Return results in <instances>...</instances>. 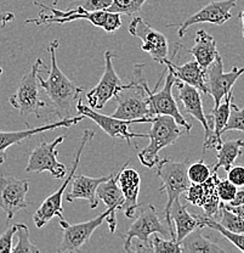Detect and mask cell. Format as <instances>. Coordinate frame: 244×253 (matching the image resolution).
Returning <instances> with one entry per match:
<instances>
[{
  "label": "cell",
  "mask_w": 244,
  "mask_h": 253,
  "mask_svg": "<svg viewBox=\"0 0 244 253\" xmlns=\"http://www.w3.org/2000/svg\"><path fill=\"white\" fill-rule=\"evenodd\" d=\"M1 73H2V67H0V76H1Z\"/></svg>",
  "instance_id": "obj_47"
},
{
  "label": "cell",
  "mask_w": 244,
  "mask_h": 253,
  "mask_svg": "<svg viewBox=\"0 0 244 253\" xmlns=\"http://www.w3.org/2000/svg\"><path fill=\"white\" fill-rule=\"evenodd\" d=\"M146 1L147 0H113L107 11L130 16L140 11Z\"/></svg>",
  "instance_id": "obj_33"
},
{
  "label": "cell",
  "mask_w": 244,
  "mask_h": 253,
  "mask_svg": "<svg viewBox=\"0 0 244 253\" xmlns=\"http://www.w3.org/2000/svg\"><path fill=\"white\" fill-rule=\"evenodd\" d=\"M151 252L182 253V246L179 242L174 241V240L163 239V237H159V234H153L151 236Z\"/></svg>",
  "instance_id": "obj_34"
},
{
  "label": "cell",
  "mask_w": 244,
  "mask_h": 253,
  "mask_svg": "<svg viewBox=\"0 0 244 253\" xmlns=\"http://www.w3.org/2000/svg\"><path fill=\"white\" fill-rule=\"evenodd\" d=\"M242 34H243V38H244V28L242 30Z\"/></svg>",
  "instance_id": "obj_48"
},
{
  "label": "cell",
  "mask_w": 244,
  "mask_h": 253,
  "mask_svg": "<svg viewBox=\"0 0 244 253\" xmlns=\"http://www.w3.org/2000/svg\"><path fill=\"white\" fill-rule=\"evenodd\" d=\"M190 163L188 158L183 160L182 162H176L172 158H163V160H159V162L156 165L157 174L163 183L159 192H165L168 199L164 210L165 220L169 226L170 237L174 241H176V233L174 230V224L170 221V208H172L175 200H179L181 195L185 194L192 184L187 175Z\"/></svg>",
  "instance_id": "obj_2"
},
{
  "label": "cell",
  "mask_w": 244,
  "mask_h": 253,
  "mask_svg": "<svg viewBox=\"0 0 244 253\" xmlns=\"http://www.w3.org/2000/svg\"><path fill=\"white\" fill-rule=\"evenodd\" d=\"M49 72L48 67L41 59H36L32 65L30 72L26 73L21 79L16 91L9 97V102L14 109L18 110L23 118L34 115L40 118V110L45 109L46 104L39 95V73Z\"/></svg>",
  "instance_id": "obj_5"
},
{
  "label": "cell",
  "mask_w": 244,
  "mask_h": 253,
  "mask_svg": "<svg viewBox=\"0 0 244 253\" xmlns=\"http://www.w3.org/2000/svg\"><path fill=\"white\" fill-rule=\"evenodd\" d=\"M170 221L176 226V241L180 242L192 231L201 229L197 215L191 214L187 207L181 205L180 199L175 200L170 208Z\"/></svg>",
  "instance_id": "obj_24"
},
{
  "label": "cell",
  "mask_w": 244,
  "mask_h": 253,
  "mask_svg": "<svg viewBox=\"0 0 244 253\" xmlns=\"http://www.w3.org/2000/svg\"><path fill=\"white\" fill-rule=\"evenodd\" d=\"M227 179L232 184H235L237 188H243L244 186V166L242 165H233L230 169L227 170Z\"/></svg>",
  "instance_id": "obj_40"
},
{
  "label": "cell",
  "mask_w": 244,
  "mask_h": 253,
  "mask_svg": "<svg viewBox=\"0 0 244 253\" xmlns=\"http://www.w3.org/2000/svg\"><path fill=\"white\" fill-rule=\"evenodd\" d=\"M177 45L187 50L204 70H207L220 55L219 51H217L216 41L206 30H198L196 32L195 45L190 47V49L182 45V44H177Z\"/></svg>",
  "instance_id": "obj_23"
},
{
  "label": "cell",
  "mask_w": 244,
  "mask_h": 253,
  "mask_svg": "<svg viewBox=\"0 0 244 253\" xmlns=\"http://www.w3.org/2000/svg\"><path fill=\"white\" fill-rule=\"evenodd\" d=\"M113 0H77L73 1L70 6H81L86 11H107L112 5Z\"/></svg>",
  "instance_id": "obj_36"
},
{
  "label": "cell",
  "mask_w": 244,
  "mask_h": 253,
  "mask_svg": "<svg viewBox=\"0 0 244 253\" xmlns=\"http://www.w3.org/2000/svg\"><path fill=\"white\" fill-rule=\"evenodd\" d=\"M244 73V67H235L230 72H224L222 57L217 56L214 62L206 70V84L209 94L214 99L215 106L221 104V100L232 90L238 78Z\"/></svg>",
  "instance_id": "obj_16"
},
{
  "label": "cell",
  "mask_w": 244,
  "mask_h": 253,
  "mask_svg": "<svg viewBox=\"0 0 244 253\" xmlns=\"http://www.w3.org/2000/svg\"><path fill=\"white\" fill-rule=\"evenodd\" d=\"M182 246V253H224L225 251L219 246L210 241L208 237L203 236L198 231V229L188 234L182 241L180 242Z\"/></svg>",
  "instance_id": "obj_27"
},
{
  "label": "cell",
  "mask_w": 244,
  "mask_h": 253,
  "mask_svg": "<svg viewBox=\"0 0 244 253\" xmlns=\"http://www.w3.org/2000/svg\"><path fill=\"white\" fill-rule=\"evenodd\" d=\"M185 199L191 205L202 207L206 200V190L203 184H191L190 188L185 192Z\"/></svg>",
  "instance_id": "obj_38"
},
{
  "label": "cell",
  "mask_w": 244,
  "mask_h": 253,
  "mask_svg": "<svg viewBox=\"0 0 244 253\" xmlns=\"http://www.w3.org/2000/svg\"><path fill=\"white\" fill-rule=\"evenodd\" d=\"M14 20H15L14 12L6 11V12H1V14H0V26H1V27H4L6 23L12 22Z\"/></svg>",
  "instance_id": "obj_43"
},
{
  "label": "cell",
  "mask_w": 244,
  "mask_h": 253,
  "mask_svg": "<svg viewBox=\"0 0 244 253\" xmlns=\"http://www.w3.org/2000/svg\"><path fill=\"white\" fill-rule=\"evenodd\" d=\"M120 27H122V17H120V14L108 11L106 22H105V26L102 30L107 32V33H114V32H117Z\"/></svg>",
  "instance_id": "obj_41"
},
{
  "label": "cell",
  "mask_w": 244,
  "mask_h": 253,
  "mask_svg": "<svg viewBox=\"0 0 244 253\" xmlns=\"http://www.w3.org/2000/svg\"><path fill=\"white\" fill-rule=\"evenodd\" d=\"M59 45V39H55L49 44L48 50L51 56L49 77L43 79L39 76L38 78L40 86L48 94L54 105V112L60 120H65V118L73 117V111H77V104L80 99L79 95L83 91V88L75 85L57 65L56 49Z\"/></svg>",
  "instance_id": "obj_1"
},
{
  "label": "cell",
  "mask_w": 244,
  "mask_h": 253,
  "mask_svg": "<svg viewBox=\"0 0 244 253\" xmlns=\"http://www.w3.org/2000/svg\"><path fill=\"white\" fill-rule=\"evenodd\" d=\"M212 174V165H207L203 160L190 163L187 169L188 179L192 184H203Z\"/></svg>",
  "instance_id": "obj_31"
},
{
  "label": "cell",
  "mask_w": 244,
  "mask_h": 253,
  "mask_svg": "<svg viewBox=\"0 0 244 253\" xmlns=\"http://www.w3.org/2000/svg\"><path fill=\"white\" fill-rule=\"evenodd\" d=\"M30 184L27 179L0 173V210L6 214L7 220L12 219L18 211L26 210L31 205L26 199Z\"/></svg>",
  "instance_id": "obj_15"
},
{
  "label": "cell",
  "mask_w": 244,
  "mask_h": 253,
  "mask_svg": "<svg viewBox=\"0 0 244 253\" xmlns=\"http://www.w3.org/2000/svg\"><path fill=\"white\" fill-rule=\"evenodd\" d=\"M117 174L118 173H113L108 180L100 184L98 191H96L98 199L104 202L107 208H109L113 213H117L118 210H123L125 201L124 195L118 185Z\"/></svg>",
  "instance_id": "obj_25"
},
{
  "label": "cell",
  "mask_w": 244,
  "mask_h": 253,
  "mask_svg": "<svg viewBox=\"0 0 244 253\" xmlns=\"http://www.w3.org/2000/svg\"><path fill=\"white\" fill-rule=\"evenodd\" d=\"M242 204H244V189L238 190L237 194H236V197L228 205L238 206V205H242Z\"/></svg>",
  "instance_id": "obj_44"
},
{
  "label": "cell",
  "mask_w": 244,
  "mask_h": 253,
  "mask_svg": "<svg viewBox=\"0 0 244 253\" xmlns=\"http://www.w3.org/2000/svg\"><path fill=\"white\" fill-rule=\"evenodd\" d=\"M197 218H198L199 220V226H201V229L208 226V228L212 229V230L217 231V233L221 234L225 239H227L231 244L235 245L240 251L244 252V234L232 233V231L227 230V229H225L219 221L215 219V218L208 217V215H197Z\"/></svg>",
  "instance_id": "obj_29"
},
{
  "label": "cell",
  "mask_w": 244,
  "mask_h": 253,
  "mask_svg": "<svg viewBox=\"0 0 244 253\" xmlns=\"http://www.w3.org/2000/svg\"><path fill=\"white\" fill-rule=\"evenodd\" d=\"M153 234H159L164 237L170 236L169 229L162 224L156 207L153 205H147L140 208L138 218L133 221L127 233L122 235L124 239V251L131 252V242L136 239L139 240V244L133 251L151 252V236Z\"/></svg>",
  "instance_id": "obj_6"
},
{
  "label": "cell",
  "mask_w": 244,
  "mask_h": 253,
  "mask_svg": "<svg viewBox=\"0 0 244 253\" xmlns=\"http://www.w3.org/2000/svg\"><path fill=\"white\" fill-rule=\"evenodd\" d=\"M17 244L12 249V253H38L39 249L31 241L30 229L26 224H16Z\"/></svg>",
  "instance_id": "obj_30"
},
{
  "label": "cell",
  "mask_w": 244,
  "mask_h": 253,
  "mask_svg": "<svg viewBox=\"0 0 244 253\" xmlns=\"http://www.w3.org/2000/svg\"><path fill=\"white\" fill-rule=\"evenodd\" d=\"M34 5L40 7L41 10L39 12L36 18H27L25 23H34L36 26H46L50 27L52 23H59V25H64L67 22H73V21L78 20H86L94 25L95 27L104 28L105 22H106L107 14L108 11H86L81 6H70L65 10L55 9V7L46 6L45 4L41 2L34 1Z\"/></svg>",
  "instance_id": "obj_10"
},
{
  "label": "cell",
  "mask_w": 244,
  "mask_h": 253,
  "mask_svg": "<svg viewBox=\"0 0 244 253\" xmlns=\"http://www.w3.org/2000/svg\"><path fill=\"white\" fill-rule=\"evenodd\" d=\"M225 206V207L227 208V210H230L231 212L236 213V214L238 215V217H241L242 219H244V204L242 205H238V206H231L228 204H222Z\"/></svg>",
  "instance_id": "obj_42"
},
{
  "label": "cell",
  "mask_w": 244,
  "mask_h": 253,
  "mask_svg": "<svg viewBox=\"0 0 244 253\" xmlns=\"http://www.w3.org/2000/svg\"><path fill=\"white\" fill-rule=\"evenodd\" d=\"M145 67L146 66L143 63H138L134 66L133 81L127 83L122 90L115 94L117 109L112 115L113 117L127 121L153 117L149 112L147 93L142 84V79L145 78L143 76Z\"/></svg>",
  "instance_id": "obj_3"
},
{
  "label": "cell",
  "mask_w": 244,
  "mask_h": 253,
  "mask_svg": "<svg viewBox=\"0 0 244 253\" xmlns=\"http://www.w3.org/2000/svg\"><path fill=\"white\" fill-rule=\"evenodd\" d=\"M85 118H86L85 116L83 115L73 116V117L60 120L57 121V122H52L40 126H35V128H31V126H27V129H25V130L6 131L0 129V166L4 165L5 161H6V150L9 149L10 146L21 144L23 140L31 139L32 136L36 135V134L39 133H44V131H48V130H54V129H57V128H70V126L77 125V123L84 121Z\"/></svg>",
  "instance_id": "obj_19"
},
{
  "label": "cell",
  "mask_w": 244,
  "mask_h": 253,
  "mask_svg": "<svg viewBox=\"0 0 244 253\" xmlns=\"http://www.w3.org/2000/svg\"><path fill=\"white\" fill-rule=\"evenodd\" d=\"M220 212H221V218H220L219 223L221 224L225 229L232 231V233L244 234V219L238 217L236 213L227 210L222 204L221 208H220Z\"/></svg>",
  "instance_id": "obj_32"
},
{
  "label": "cell",
  "mask_w": 244,
  "mask_h": 253,
  "mask_svg": "<svg viewBox=\"0 0 244 253\" xmlns=\"http://www.w3.org/2000/svg\"><path fill=\"white\" fill-rule=\"evenodd\" d=\"M163 65L167 66L168 70L173 73L179 81L193 85L203 94H209L206 84V70L196 61H188L183 65H176L169 59L163 60Z\"/></svg>",
  "instance_id": "obj_22"
},
{
  "label": "cell",
  "mask_w": 244,
  "mask_h": 253,
  "mask_svg": "<svg viewBox=\"0 0 244 253\" xmlns=\"http://www.w3.org/2000/svg\"><path fill=\"white\" fill-rule=\"evenodd\" d=\"M243 149L244 140L242 139L222 142L221 146L217 149L216 163L212 165V172H217V169L220 168H224L227 172L235 165L236 160L243 154Z\"/></svg>",
  "instance_id": "obj_26"
},
{
  "label": "cell",
  "mask_w": 244,
  "mask_h": 253,
  "mask_svg": "<svg viewBox=\"0 0 244 253\" xmlns=\"http://www.w3.org/2000/svg\"><path fill=\"white\" fill-rule=\"evenodd\" d=\"M177 81L179 79L168 70V76L165 77L164 85L161 89H158L159 84H161V79L158 81V83H157L156 88L153 90H149L145 78L142 79V84L147 93V101H148V107L151 115L153 117L158 115L172 116L181 126H183L186 133H190L191 129H192V125L190 122H187L186 118L182 116V113L180 112L179 106L176 104V100H175L174 95H173V86L176 84Z\"/></svg>",
  "instance_id": "obj_9"
},
{
  "label": "cell",
  "mask_w": 244,
  "mask_h": 253,
  "mask_svg": "<svg viewBox=\"0 0 244 253\" xmlns=\"http://www.w3.org/2000/svg\"><path fill=\"white\" fill-rule=\"evenodd\" d=\"M94 135H95V131L90 130V129H86L84 130L83 136H81L80 145L78 146L77 151H75L74 160H73V165L70 167V172H68V175L66 176L65 181L62 183V185L60 186L59 189L55 192H52L49 197H46L41 205L39 206L38 210L35 211L33 215V221L35 224L36 228L41 229L49 223L52 218L59 217L60 220L65 219L64 215V207H62V196L65 195L66 190H67V186L72 183V179L74 176L75 172L78 169V166H79L81 155H83L84 149H85V145L88 144L89 141L93 140Z\"/></svg>",
  "instance_id": "obj_7"
},
{
  "label": "cell",
  "mask_w": 244,
  "mask_h": 253,
  "mask_svg": "<svg viewBox=\"0 0 244 253\" xmlns=\"http://www.w3.org/2000/svg\"><path fill=\"white\" fill-rule=\"evenodd\" d=\"M77 112L78 115H83L86 118H90L91 121H94L112 139H124L129 146L133 144L131 142V139L133 138H148V134H139L130 131V126L138 125V123H152L154 120V117H145L140 118V120L127 121L115 118L113 116L101 115V113L96 112L95 110L91 109L90 106H85L83 104V101H81V99H79V101L77 104Z\"/></svg>",
  "instance_id": "obj_11"
},
{
  "label": "cell",
  "mask_w": 244,
  "mask_h": 253,
  "mask_svg": "<svg viewBox=\"0 0 244 253\" xmlns=\"http://www.w3.org/2000/svg\"><path fill=\"white\" fill-rule=\"evenodd\" d=\"M233 101V90H231L226 96H225V101L221 102L219 106H214L211 110V113L207 116L208 118V123L212 129L215 138L222 141V129L226 126L228 117H230L231 112V104Z\"/></svg>",
  "instance_id": "obj_28"
},
{
  "label": "cell",
  "mask_w": 244,
  "mask_h": 253,
  "mask_svg": "<svg viewBox=\"0 0 244 253\" xmlns=\"http://www.w3.org/2000/svg\"><path fill=\"white\" fill-rule=\"evenodd\" d=\"M230 130H238V131H244V107L240 109L237 105H235L232 102L231 104V112L228 121L225 126V128L222 129V135H224L226 131Z\"/></svg>",
  "instance_id": "obj_35"
},
{
  "label": "cell",
  "mask_w": 244,
  "mask_h": 253,
  "mask_svg": "<svg viewBox=\"0 0 244 253\" xmlns=\"http://www.w3.org/2000/svg\"><path fill=\"white\" fill-rule=\"evenodd\" d=\"M115 57L114 52L107 50L105 52V71L100 79L98 85L91 88L86 93V101L88 105L94 110L104 109L105 105L115 96V94L122 90L127 84L122 82L119 76L115 73L113 67V59Z\"/></svg>",
  "instance_id": "obj_14"
},
{
  "label": "cell",
  "mask_w": 244,
  "mask_h": 253,
  "mask_svg": "<svg viewBox=\"0 0 244 253\" xmlns=\"http://www.w3.org/2000/svg\"><path fill=\"white\" fill-rule=\"evenodd\" d=\"M129 33L142 41L140 49L151 55L154 61L162 63L163 60L168 59V39L161 32L151 27L142 17H135L130 21Z\"/></svg>",
  "instance_id": "obj_17"
},
{
  "label": "cell",
  "mask_w": 244,
  "mask_h": 253,
  "mask_svg": "<svg viewBox=\"0 0 244 253\" xmlns=\"http://www.w3.org/2000/svg\"><path fill=\"white\" fill-rule=\"evenodd\" d=\"M67 135L57 136L51 142H40L31 152L28 163L26 166L27 173H43L50 172L55 179H62L66 176L67 168L64 163L57 161L59 151L57 146L65 141Z\"/></svg>",
  "instance_id": "obj_13"
},
{
  "label": "cell",
  "mask_w": 244,
  "mask_h": 253,
  "mask_svg": "<svg viewBox=\"0 0 244 253\" xmlns=\"http://www.w3.org/2000/svg\"><path fill=\"white\" fill-rule=\"evenodd\" d=\"M16 235V224L9 226L4 233L0 235V253H12V239Z\"/></svg>",
  "instance_id": "obj_39"
},
{
  "label": "cell",
  "mask_w": 244,
  "mask_h": 253,
  "mask_svg": "<svg viewBox=\"0 0 244 253\" xmlns=\"http://www.w3.org/2000/svg\"><path fill=\"white\" fill-rule=\"evenodd\" d=\"M112 174L113 173L101 176V178H90V176L83 175V174H80V175L74 174L72 179V188L66 195V201L73 202L77 199H83L89 202L91 210H95V208H98L100 201L98 199V194H96L99 185L104 181L108 180Z\"/></svg>",
  "instance_id": "obj_21"
},
{
  "label": "cell",
  "mask_w": 244,
  "mask_h": 253,
  "mask_svg": "<svg viewBox=\"0 0 244 253\" xmlns=\"http://www.w3.org/2000/svg\"><path fill=\"white\" fill-rule=\"evenodd\" d=\"M57 2H59V0H54V1H52V5H57Z\"/></svg>",
  "instance_id": "obj_46"
},
{
  "label": "cell",
  "mask_w": 244,
  "mask_h": 253,
  "mask_svg": "<svg viewBox=\"0 0 244 253\" xmlns=\"http://www.w3.org/2000/svg\"><path fill=\"white\" fill-rule=\"evenodd\" d=\"M237 186L231 183L228 179H220L217 184V195L222 204H230L237 194Z\"/></svg>",
  "instance_id": "obj_37"
},
{
  "label": "cell",
  "mask_w": 244,
  "mask_h": 253,
  "mask_svg": "<svg viewBox=\"0 0 244 253\" xmlns=\"http://www.w3.org/2000/svg\"><path fill=\"white\" fill-rule=\"evenodd\" d=\"M182 128L183 126H181L172 116H154L152 126L148 131V146L141 150L138 155L142 166L147 168L156 167L159 162V152L176 142L183 131H186Z\"/></svg>",
  "instance_id": "obj_4"
},
{
  "label": "cell",
  "mask_w": 244,
  "mask_h": 253,
  "mask_svg": "<svg viewBox=\"0 0 244 253\" xmlns=\"http://www.w3.org/2000/svg\"><path fill=\"white\" fill-rule=\"evenodd\" d=\"M238 18H240V20L242 21V26H243V28H244V10H242V11H241L240 14H238Z\"/></svg>",
  "instance_id": "obj_45"
},
{
  "label": "cell",
  "mask_w": 244,
  "mask_h": 253,
  "mask_svg": "<svg viewBox=\"0 0 244 253\" xmlns=\"http://www.w3.org/2000/svg\"><path fill=\"white\" fill-rule=\"evenodd\" d=\"M175 85H176L177 93H179L177 99H179V101L182 102L185 112L187 115L192 116L193 118H196L201 123L202 126H203L204 134H206L204 135L203 154L207 150L219 149L224 141H220L219 139L215 138L214 133H212V129L208 123V118H207V115L204 113L203 100H202L198 89L181 81H177Z\"/></svg>",
  "instance_id": "obj_12"
},
{
  "label": "cell",
  "mask_w": 244,
  "mask_h": 253,
  "mask_svg": "<svg viewBox=\"0 0 244 253\" xmlns=\"http://www.w3.org/2000/svg\"><path fill=\"white\" fill-rule=\"evenodd\" d=\"M236 5H237V0H212L177 26V36L179 38H183L188 28L197 23L208 22L212 25L222 26L228 20H231L232 17L231 10Z\"/></svg>",
  "instance_id": "obj_18"
},
{
  "label": "cell",
  "mask_w": 244,
  "mask_h": 253,
  "mask_svg": "<svg viewBox=\"0 0 244 253\" xmlns=\"http://www.w3.org/2000/svg\"><path fill=\"white\" fill-rule=\"evenodd\" d=\"M128 165H129V161L124 166H122V168L117 174V178L118 185H119L125 199L124 206H123L125 217L134 218L139 208H140L138 199L139 194H140L141 178L140 174L136 172L135 169L128 168Z\"/></svg>",
  "instance_id": "obj_20"
},
{
  "label": "cell",
  "mask_w": 244,
  "mask_h": 253,
  "mask_svg": "<svg viewBox=\"0 0 244 253\" xmlns=\"http://www.w3.org/2000/svg\"><path fill=\"white\" fill-rule=\"evenodd\" d=\"M105 220L108 224L109 231L113 234L117 229V215L109 208H107L104 213L94 219L83 221V223L70 224L66 219L60 220V225L64 229V235H62L61 244L57 249V252H78L80 247L88 244L91 235L95 233L99 226L102 225Z\"/></svg>",
  "instance_id": "obj_8"
}]
</instances>
